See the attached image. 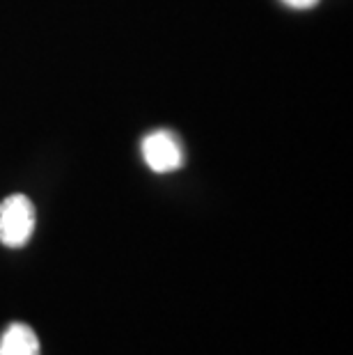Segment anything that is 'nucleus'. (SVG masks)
<instances>
[{"label":"nucleus","instance_id":"obj_1","mask_svg":"<svg viewBox=\"0 0 353 355\" xmlns=\"http://www.w3.org/2000/svg\"><path fill=\"white\" fill-rule=\"evenodd\" d=\"M35 232V207L26 195H10L0 202V243L24 248Z\"/></svg>","mask_w":353,"mask_h":355},{"label":"nucleus","instance_id":"obj_2","mask_svg":"<svg viewBox=\"0 0 353 355\" xmlns=\"http://www.w3.org/2000/svg\"><path fill=\"white\" fill-rule=\"evenodd\" d=\"M142 156L145 163L149 165V170L154 172H172L177 168H182L184 152H182V142L177 140L175 133L170 131H154L142 140Z\"/></svg>","mask_w":353,"mask_h":355},{"label":"nucleus","instance_id":"obj_3","mask_svg":"<svg viewBox=\"0 0 353 355\" xmlns=\"http://www.w3.org/2000/svg\"><path fill=\"white\" fill-rule=\"evenodd\" d=\"M0 355H40V339L24 323H12L0 337Z\"/></svg>","mask_w":353,"mask_h":355},{"label":"nucleus","instance_id":"obj_4","mask_svg":"<svg viewBox=\"0 0 353 355\" xmlns=\"http://www.w3.org/2000/svg\"><path fill=\"white\" fill-rule=\"evenodd\" d=\"M289 7H294V10H307V7H312V5H317L319 0H284Z\"/></svg>","mask_w":353,"mask_h":355}]
</instances>
